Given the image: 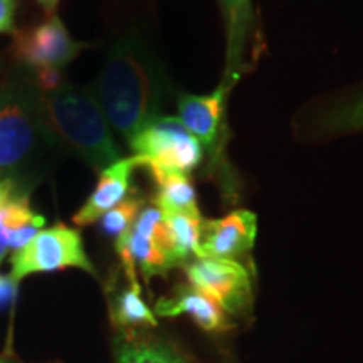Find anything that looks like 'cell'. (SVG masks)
Listing matches in <instances>:
<instances>
[{
	"label": "cell",
	"mask_w": 363,
	"mask_h": 363,
	"mask_svg": "<svg viewBox=\"0 0 363 363\" xmlns=\"http://www.w3.org/2000/svg\"><path fill=\"white\" fill-rule=\"evenodd\" d=\"M167 91L160 61L142 39L128 35L111 48L93 93L111 130L130 143L145 126L162 116Z\"/></svg>",
	"instance_id": "obj_1"
},
{
	"label": "cell",
	"mask_w": 363,
	"mask_h": 363,
	"mask_svg": "<svg viewBox=\"0 0 363 363\" xmlns=\"http://www.w3.org/2000/svg\"><path fill=\"white\" fill-rule=\"evenodd\" d=\"M59 150L44 121L33 71L12 72L0 86V180L29 194Z\"/></svg>",
	"instance_id": "obj_2"
},
{
	"label": "cell",
	"mask_w": 363,
	"mask_h": 363,
	"mask_svg": "<svg viewBox=\"0 0 363 363\" xmlns=\"http://www.w3.org/2000/svg\"><path fill=\"white\" fill-rule=\"evenodd\" d=\"M40 106L59 148L74 153L94 170L121 160L110 121L93 89L62 83L52 91H40Z\"/></svg>",
	"instance_id": "obj_3"
},
{
	"label": "cell",
	"mask_w": 363,
	"mask_h": 363,
	"mask_svg": "<svg viewBox=\"0 0 363 363\" xmlns=\"http://www.w3.org/2000/svg\"><path fill=\"white\" fill-rule=\"evenodd\" d=\"M116 252L130 284H138L136 266L147 283L179 266L172 251L165 217L157 206L143 207L135 224L116 239Z\"/></svg>",
	"instance_id": "obj_4"
},
{
	"label": "cell",
	"mask_w": 363,
	"mask_h": 363,
	"mask_svg": "<svg viewBox=\"0 0 363 363\" xmlns=\"http://www.w3.org/2000/svg\"><path fill=\"white\" fill-rule=\"evenodd\" d=\"M148 170L190 174L201 165L203 147L179 116H160L128 143Z\"/></svg>",
	"instance_id": "obj_5"
},
{
	"label": "cell",
	"mask_w": 363,
	"mask_h": 363,
	"mask_svg": "<svg viewBox=\"0 0 363 363\" xmlns=\"http://www.w3.org/2000/svg\"><path fill=\"white\" fill-rule=\"evenodd\" d=\"M11 262V276L17 283L34 272L66 267H79L91 274H96L93 262L86 256L83 239L78 230L62 224L35 234L24 247L13 252Z\"/></svg>",
	"instance_id": "obj_6"
},
{
	"label": "cell",
	"mask_w": 363,
	"mask_h": 363,
	"mask_svg": "<svg viewBox=\"0 0 363 363\" xmlns=\"http://www.w3.org/2000/svg\"><path fill=\"white\" fill-rule=\"evenodd\" d=\"M190 284L206 293L225 315L242 316L252 308V279L239 261L195 257L184 266Z\"/></svg>",
	"instance_id": "obj_7"
},
{
	"label": "cell",
	"mask_w": 363,
	"mask_h": 363,
	"mask_svg": "<svg viewBox=\"0 0 363 363\" xmlns=\"http://www.w3.org/2000/svg\"><path fill=\"white\" fill-rule=\"evenodd\" d=\"M84 45L76 43L57 16L43 24L13 33V52L27 69H62Z\"/></svg>",
	"instance_id": "obj_8"
},
{
	"label": "cell",
	"mask_w": 363,
	"mask_h": 363,
	"mask_svg": "<svg viewBox=\"0 0 363 363\" xmlns=\"http://www.w3.org/2000/svg\"><path fill=\"white\" fill-rule=\"evenodd\" d=\"M257 238V216L234 211L222 219L202 220L199 257L239 261L252 251Z\"/></svg>",
	"instance_id": "obj_9"
},
{
	"label": "cell",
	"mask_w": 363,
	"mask_h": 363,
	"mask_svg": "<svg viewBox=\"0 0 363 363\" xmlns=\"http://www.w3.org/2000/svg\"><path fill=\"white\" fill-rule=\"evenodd\" d=\"M227 84H222L211 94H180L179 96V120L182 125L201 142L203 148L214 155L217 142L224 121V108L229 91Z\"/></svg>",
	"instance_id": "obj_10"
},
{
	"label": "cell",
	"mask_w": 363,
	"mask_h": 363,
	"mask_svg": "<svg viewBox=\"0 0 363 363\" xmlns=\"http://www.w3.org/2000/svg\"><path fill=\"white\" fill-rule=\"evenodd\" d=\"M136 167H142V160L133 155L121 158V160L101 170L96 189L89 195L84 206L76 212L72 222L76 225H89L93 222L101 220V217L106 212H110L130 194L131 175H133Z\"/></svg>",
	"instance_id": "obj_11"
},
{
	"label": "cell",
	"mask_w": 363,
	"mask_h": 363,
	"mask_svg": "<svg viewBox=\"0 0 363 363\" xmlns=\"http://www.w3.org/2000/svg\"><path fill=\"white\" fill-rule=\"evenodd\" d=\"M158 316H179L189 315L192 320L206 331H225L230 323L222 308L206 293L195 286L182 284L170 296L158 299L155 305Z\"/></svg>",
	"instance_id": "obj_12"
},
{
	"label": "cell",
	"mask_w": 363,
	"mask_h": 363,
	"mask_svg": "<svg viewBox=\"0 0 363 363\" xmlns=\"http://www.w3.org/2000/svg\"><path fill=\"white\" fill-rule=\"evenodd\" d=\"M225 21L227 57L222 84L229 88L238 83L242 71V56L252 27L251 0H219Z\"/></svg>",
	"instance_id": "obj_13"
},
{
	"label": "cell",
	"mask_w": 363,
	"mask_h": 363,
	"mask_svg": "<svg viewBox=\"0 0 363 363\" xmlns=\"http://www.w3.org/2000/svg\"><path fill=\"white\" fill-rule=\"evenodd\" d=\"M157 185L155 206L162 214L201 216L197 206V194L187 174L179 172L150 170Z\"/></svg>",
	"instance_id": "obj_14"
},
{
	"label": "cell",
	"mask_w": 363,
	"mask_h": 363,
	"mask_svg": "<svg viewBox=\"0 0 363 363\" xmlns=\"http://www.w3.org/2000/svg\"><path fill=\"white\" fill-rule=\"evenodd\" d=\"M0 224L7 230L9 244L16 252L40 233V227L45 224V220L30 208L29 194H19L0 207Z\"/></svg>",
	"instance_id": "obj_15"
},
{
	"label": "cell",
	"mask_w": 363,
	"mask_h": 363,
	"mask_svg": "<svg viewBox=\"0 0 363 363\" xmlns=\"http://www.w3.org/2000/svg\"><path fill=\"white\" fill-rule=\"evenodd\" d=\"M111 320L123 330L157 326V318L142 299L140 284L120 289L111 299Z\"/></svg>",
	"instance_id": "obj_16"
},
{
	"label": "cell",
	"mask_w": 363,
	"mask_h": 363,
	"mask_svg": "<svg viewBox=\"0 0 363 363\" xmlns=\"http://www.w3.org/2000/svg\"><path fill=\"white\" fill-rule=\"evenodd\" d=\"M169 229V238L179 266L199 257V239H201L202 216L190 214H163Z\"/></svg>",
	"instance_id": "obj_17"
},
{
	"label": "cell",
	"mask_w": 363,
	"mask_h": 363,
	"mask_svg": "<svg viewBox=\"0 0 363 363\" xmlns=\"http://www.w3.org/2000/svg\"><path fill=\"white\" fill-rule=\"evenodd\" d=\"M116 363H187L172 348L160 343L125 340L118 345Z\"/></svg>",
	"instance_id": "obj_18"
},
{
	"label": "cell",
	"mask_w": 363,
	"mask_h": 363,
	"mask_svg": "<svg viewBox=\"0 0 363 363\" xmlns=\"http://www.w3.org/2000/svg\"><path fill=\"white\" fill-rule=\"evenodd\" d=\"M145 207V199L136 190L126 195L118 206L111 208L101 217V227L103 230L111 238H120L121 234L126 233L131 225L138 219L140 212Z\"/></svg>",
	"instance_id": "obj_19"
},
{
	"label": "cell",
	"mask_w": 363,
	"mask_h": 363,
	"mask_svg": "<svg viewBox=\"0 0 363 363\" xmlns=\"http://www.w3.org/2000/svg\"><path fill=\"white\" fill-rule=\"evenodd\" d=\"M330 128L333 131L363 130V98L353 104L340 108L328 118Z\"/></svg>",
	"instance_id": "obj_20"
},
{
	"label": "cell",
	"mask_w": 363,
	"mask_h": 363,
	"mask_svg": "<svg viewBox=\"0 0 363 363\" xmlns=\"http://www.w3.org/2000/svg\"><path fill=\"white\" fill-rule=\"evenodd\" d=\"M17 0H0V34H11L13 30Z\"/></svg>",
	"instance_id": "obj_21"
},
{
	"label": "cell",
	"mask_w": 363,
	"mask_h": 363,
	"mask_svg": "<svg viewBox=\"0 0 363 363\" xmlns=\"http://www.w3.org/2000/svg\"><path fill=\"white\" fill-rule=\"evenodd\" d=\"M17 291V281L12 276L0 274V306L11 303Z\"/></svg>",
	"instance_id": "obj_22"
},
{
	"label": "cell",
	"mask_w": 363,
	"mask_h": 363,
	"mask_svg": "<svg viewBox=\"0 0 363 363\" xmlns=\"http://www.w3.org/2000/svg\"><path fill=\"white\" fill-rule=\"evenodd\" d=\"M19 194H27V192H22V190L17 187L12 180H0V207L6 206L7 202H11L12 199Z\"/></svg>",
	"instance_id": "obj_23"
},
{
	"label": "cell",
	"mask_w": 363,
	"mask_h": 363,
	"mask_svg": "<svg viewBox=\"0 0 363 363\" xmlns=\"http://www.w3.org/2000/svg\"><path fill=\"white\" fill-rule=\"evenodd\" d=\"M9 249H11V244H9L7 230L4 229L2 224H0V262L4 261V257H6Z\"/></svg>",
	"instance_id": "obj_24"
},
{
	"label": "cell",
	"mask_w": 363,
	"mask_h": 363,
	"mask_svg": "<svg viewBox=\"0 0 363 363\" xmlns=\"http://www.w3.org/2000/svg\"><path fill=\"white\" fill-rule=\"evenodd\" d=\"M38 4L44 9V12L48 13L49 17L56 16V9L59 6V0H38Z\"/></svg>",
	"instance_id": "obj_25"
},
{
	"label": "cell",
	"mask_w": 363,
	"mask_h": 363,
	"mask_svg": "<svg viewBox=\"0 0 363 363\" xmlns=\"http://www.w3.org/2000/svg\"><path fill=\"white\" fill-rule=\"evenodd\" d=\"M0 363H4V362H0Z\"/></svg>",
	"instance_id": "obj_26"
}]
</instances>
